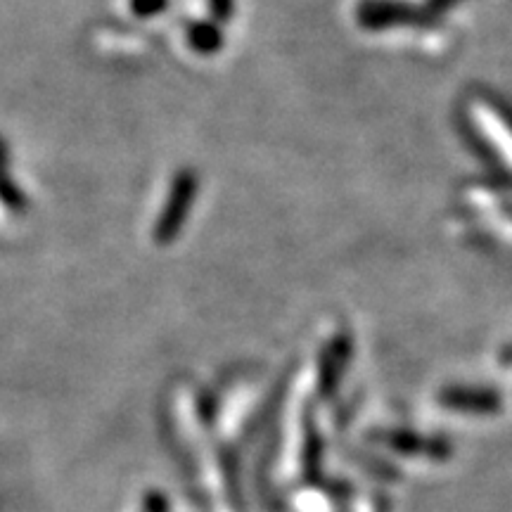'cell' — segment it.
<instances>
[{
    "mask_svg": "<svg viewBox=\"0 0 512 512\" xmlns=\"http://www.w3.org/2000/svg\"><path fill=\"white\" fill-rule=\"evenodd\" d=\"M0 202H3L10 211L27 209V200H24L22 190L17 188L15 181H12V176H10L8 143H5L3 138H0Z\"/></svg>",
    "mask_w": 512,
    "mask_h": 512,
    "instance_id": "1",
    "label": "cell"
}]
</instances>
